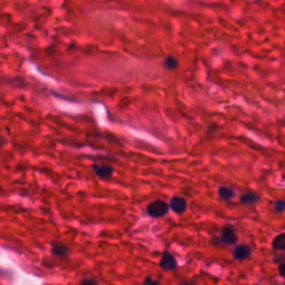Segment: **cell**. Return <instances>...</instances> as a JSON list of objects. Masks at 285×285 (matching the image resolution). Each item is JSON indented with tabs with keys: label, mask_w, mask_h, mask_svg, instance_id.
<instances>
[{
	"label": "cell",
	"mask_w": 285,
	"mask_h": 285,
	"mask_svg": "<svg viewBox=\"0 0 285 285\" xmlns=\"http://www.w3.org/2000/svg\"><path fill=\"white\" fill-rule=\"evenodd\" d=\"M169 209H170L169 204L162 200H157L148 204L147 213L148 215L152 217H163L169 213Z\"/></svg>",
	"instance_id": "obj_1"
},
{
	"label": "cell",
	"mask_w": 285,
	"mask_h": 285,
	"mask_svg": "<svg viewBox=\"0 0 285 285\" xmlns=\"http://www.w3.org/2000/svg\"><path fill=\"white\" fill-rule=\"evenodd\" d=\"M159 266L163 271H174L177 267V261L170 252H165L159 262Z\"/></svg>",
	"instance_id": "obj_2"
},
{
	"label": "cell",
	"mask_w": 285,
	"mask_h": 285,
	"mask_svg": "<svg viewBox=\"0 0 285 285\" xmlns=\"http://www.w3.org/2000/svg\"><path fill=\"white\" fill-rule=\"evenodd\" d=\"M220 241L225 245H232L234 243H236L237 235L232 226H226V228H223L221 233Z\"/></svg>",
	"instance_id": "obj_3"
},
{
	"label": "cell",
	"mask_w": 285,
	"mask_h": 285,
	"mask_svg": "<svg viewBox=\"0 0 285 285\" xmlns=\"http://www.w3.org/2000/svg\"><path fill=\"white\" fill-rule=\"evenodd\" d=\"M252 255V249L249 245L241 244L234 249L233 257L236 261H245V259L250 258Z\"/></svg>",
	"instance_id": "obj_4"
},
{
	"label": "cell",
	"mask_w": 285,
	"mask_h": 285,
	"mask_svg": "<svg viewBox=\"0 0 285 285\" xmlns=\"http://www.w3.org/2000/svg\"><path fill=\"white\" fill-rule=\"evenodd\" d=\"M169 206L171 208V211L176 214H183L186 211L187 208V202L185 199L178 198V196H175L171 200V203Z\"/></svg>",
	"instance_id": "obj_5"
},
{
	"label": "cell",
	"mask_w": 285,
	"mask_h": 285,
	"mask_svg": "<svg viewBox=\"0 0 285 285\" xmlns=\"http://www.w3.org/2000/svg\"><path fill=\"white\" fill-rule=\"evenodd\" d=\"M93 171L94 173L98 176L99 178H111L113 175H114V169L111 166L107 165H98L95 164L93 165Z\"/></svg>",
	"instance_id": "obj_6"
},
{
	"label": "cell",
	"mask_w": 285,
	"mask_h": 285,
	"mask_svg": "<svg viewBox=\"0 0 285 285\" xmlns=\"http://www.w3.org/2000/svg\"><path fill=\"white\" fill-rule=\"evenodd\" d=\"M52 254L58 257H67L70 255L69 247L65 246L61 243H53L52 245Z\"/></svg>",
	"instance_id": "obj_7"
},
{
	"label": "cell",
	"mask_w": 285,
	"mask_h": 285,
	"mask_svg": "<svg viewBox=\"0 0 285 285\" xmlns=\"http://www.w3.org/2000/svg\"><path fill=\"white\" fill-rule=\"evenodd\" d=\"M259 200V195L254 192H247L241 195L240 202L244 205H253L256 204Z\"/></svg>",
	"instance_id": "obj_8"
},
{
	"label": "cell",
	"mask_w": 285,
	"mask_h": 285,
	"mask_svg": "<svg viewBox=\"0 0 285 285\" xmlns=\"http://www.w3.org/2000/svg\"><path fill=\"white\" fill-rule=\"evenodd\" d=\"M219 196L223 200H229L235 196V192H234L233 188L230 187L221 186L219 188Z\"/></svg>",
	"instance_id": "obj_9"
},
{
	"label": "cell",
	"mask_w": 285,
	"mask_h": 285,
	"mask_svg": "<svg viewBox=\"0 0 285 285\" xmlns=\"http://www.w3.org/2000/svg\"><path fill=\"white\" fill-rule=\"evenodd\" d=\"M272 246L276 251H284L285 250V234H280L276 236L273 242H272Z\"/></svg>",
	"instance_id": "obj_10"
},
{
	"label": "cell",
	"mask_w": 285,
	"mask_h": 285,
	"mask_svg": "<svg viewBox=\"0 0 285 285\" xmlns=\"http://www.w3.org/2000/svg\"><path fill=\"white\" fill-rule=\"evenodd\" d=\"M177 66H178V60L176 59L175 57H171V56L166 57V59L164 60V67L166 69L173 70V69H176V67Z\"/></svg>",
	"instance_id": "obj_11"
},
{
	"label": "cell",
	"mask_w": 285,
	"mask_h": 285,
	"mask_svg": "<svg viewBox=\"0 0 285 285\" xmlns=\"http://www.w3.org/2000/svg\"><path fill=\"white\" fill-rule=\"evenodd\" d=\"M274 208H275V211L278 212V213L284 212V209H285V202H284V200H276V202L274 203Z\"/></svg>",
	"instance_id": "obj_12"
},
{
	"label": "cell",
	"mask_w": 285,
	"mask_h": 285,
	"mask_svg": "<svg viewBox=\"0 0 285 285\" xmlns=\"http://www.w3.org/2000/svg\"><path fill=\"white\" fill-rule=\"evenodd\" d=\"M144 285H161V284H159L158 281L154 280L153 278H150V276H147V278H145L144 280Z\"/></svg>",
	"instance_id": "obj_13"
},
{
	"label": "cell",
	"mask_w": 285,
	"mask_h": 285,
	"mask_svg": "<svg viewBox=\"0 0 285 285\" xmlns=\"http://www.w3.org/2000/svg\"><path fill=\"white\" fill-rule=\"evenodd\" d=\"M284 266H285L284 262H281V263L279 264V270H280V274H281V276H284V272H283Z\"/></svg>",
	"instance_id": "obj_14"
},
{
	"label": "cell",
	"mask_w": 285,
	"mask_h": 285,
	"mask_svg": "<svg viewBox=\"0 0 285 285\" xmlns=\"http://www.w3.org/2000/svg\"><path fill=\"white\" fill-rule=\"evenodd\" d=\"M83 285H96V282L94 280H87L86 282H84Z\"/></svg>",
	"instance_id": "obj_15"
},
{
	"label": "cell",
	"mask_w": 285,
	"mask_h": 285,
	"mask_svg": "<svg viewBox=\"0 0 285 285\" xmlns=\"http://www.w3.org/2000/svg\"><path fill=\"white\" fill-rule=\"evenodd\" d=\"M5 145H6V140L3 137L0 136V149H1Z\"/></svg>",
	"instance_id": "obj_16"
},
{
	"label": "cell",
	"mask_w": 285,
	"mask_h": 285,
	"mask_svg": "<svg viewBox=\"0 0 285 285\" xmlns=\"http://www.w3.org/2000/svg\"><path fill=\"white\" fill-rule=\"evenodd\" d=\"M178 285H196L194 282H191V281H185V282H181Z\"/></svg>",
	"instance_id": "obj_17"
}]
</instances>
